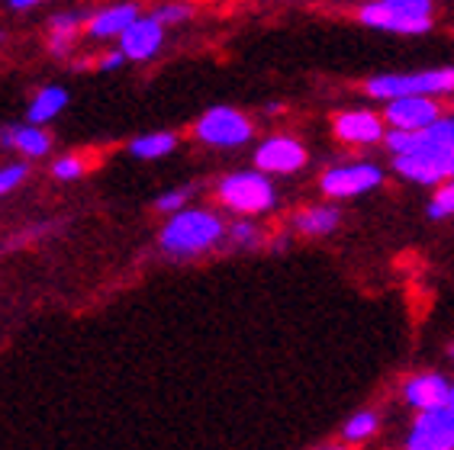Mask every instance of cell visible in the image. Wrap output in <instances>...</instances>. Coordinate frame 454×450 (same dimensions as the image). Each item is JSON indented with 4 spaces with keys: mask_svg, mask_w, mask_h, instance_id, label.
Masks as SVG:
<instances>
[{
    "mask_svg": "<svg viewBox=\"0 0 454 450\" xmlns=\"http://www.w3.org/2000/svg\"><path fill=\"white\" fill-rule=\"evenodd\" d=\"M161 39H165V27L155 17H139L120 35V52L132 61H145L161 49Z\"/></svg>",
    "mask_w": 454,
    "mask_h": 450,
    "instance_id": "4fadbf2b",
    "label": "cell"
},
{
    "mask_svg": "<svg viewBox=\"0 0 454 450\" xmlns=\"http://www.w3.org/2000/svg\"><path fill=\"white\" fill-rule=\"evenodd\" d=\"M52 174L59 177V181H74V177L84 174V165H81L78 158H59V161L52 165Z\"/></svg>",
    "mask_w": 454,
    "mask_h": 450,
    "instance_id": "83f0119b",
    "label": "cell"
},
{
    "mask_svg": "<svg viewBox=\"0 0 454 450\" xmlns=\"http://www.w3.org/2000/svg\"><path fill=\"white\" fill-rule=\"evenodd\" d=\"M223 232H226V225L207 209H181L165 222V229L158 235V244L171 258H193V254L210 252L213 244L223 238Z\"/></svg>",
    "mask_w": 454,
    "mask_h": 450,
    "instance_id": "6da1fadb",
    "label": "cell"
},
{
    "mask_svg": "<svg viewBox=\"0 0 454 450\" xmlns=\"http://www.w3.org/2000/svg\"><path fill=\"white\" fill-rule=\"evenodd\" d=\"M229 238H232L236 244H242V248H252V244H258L262 235H258V229H254L252 222H236L232 229H229Z\"/></svg>",
    "mask_w": 454,
    "mask_h": 450,
    "instance_id": "4316f807",
    "label": "cell"
},
{
    "mask_svg": "<svg viewBox=\"0 0 454 450\" xmlns=\"http://www.w3.org/2000/svg\"><path fill=\"white\" fill-rule=\"evenodd\" d=\"M191 199V190L187 187H177V190H168V193H161V197L155 199V209H161V213H181L184 209V203Z\"/></svg>",
    "mask_w": 454,
    "mask_h": 450,
    "instance_id": "cb8c5ba5",
    "label": "cell"
},
{
    "mask_svg": "<svg viewBox=\"0 0 454 450\" xmlns=\"http://www.w3.org/2000/svg\"><path fill=\"white\" fill-rule=\"evenodd\" d=\"M68 104V90L65 87H43L39 94L33 97V104H29V126H39V122H49L55 120L61 110Z\"/></svg>",
    "mask_w": 454,
    "mask_h": 450,
    "instance_id": "ac0fdd59",
    "label": "cell"
},
{
    "mask_svg": "<svg viewBox=\"0 0 454 450\" xmlns=\"http://www.w3.org/2000/svg\"><path fill=\"white\" fill-rule=\"evenodd\" d=\"M177 145V139L171 136V132H149V136H139V139H132L129 142V151L136 158H165L171 155Z\"/></svg>",
    "mask_w": 454,
    "mask_h": 450,
    "instance_id": "d6986e66",
    "label": "cell"
},
{
    "mask_svg": "<svg viewBox=\"0 0 454 450\" xmlns=\"http://www.w3.org/2000/svg\"><path fill=\"white\" fill-rule=\"evenodd\" d=\"M403 450H454V412L451 408H435V412H422L412 422L406 434V447Z\"/></svg>",
    "mask_w": 454,
    "mask_h": 450,
    "instance_id": "52a82bcc",
    "label": "cell"
},
{
    "mask_svg": "<svg viewBox=\"0 0 454 450\" xmlns=\"http://www.w3.org/2000/svg\"><path fill=\"white\" fill-rule=\"evenodd\" d=\"M197 139L216 148H239L252 139V122L232 106H213L197 120Z\"/></svg>",
    "mask_w": 454,
    "mask_h": 450,
    "instance_id": "277c9868",
    "label": "cell"
},
{
    "mask_svg": "<svg viewBox=\"0 0 454 450\" xmlns=\"http://www.w3.org/2000/svg\"><path fill=\"white\" fill-rule=\"evenodd\" d=\"M448 408L454 412V383H451V392H448Z\"/></svg>",
    "mask_w": 454,
    "mask_h": 450,
    "instance_id": "4dcf8cb0",
    "label": "cell"
},
{
    "mask_svg": "<svg viewBox=\"0 0 454 450\" xmlns=\"http://www.w3.org/2000/svg\"><path fill=\"white\" fill-rule=\"evenodd\" d=\"M319 450H348V447H335V444H333V447H319Z\"/></svg>",
    "mask_w": 454,
    "mask_h": 450,
    "instance_id": "1f68e13d",
    "label": "cell"
},
{
    "mask_svg": "<svg viewBox=\"0 0 454 450\" xmlns=\"http://www.w3.org/2000/svg\"><path fill=\"white\" fill-rule=\"evenodd\" d=\"M0 145L17 148V151H23V155H29V158H39L49 151L52 139H49L39 126H4V129H0Z\"/></svg>",
    "mask_w": 454,
    "mask_h": 450,
    "instance_id": "2e32d148",
    "label": "cell"
},
{
    "mask_svg": "<svg viewBox=\"0 0 454 450\" xmlns=\"http://www.w3.org/2000/svg\"><path fill=\"white\" fill-rule=\"evenodd\" d=\"M451 183H454V181H451Z\"/></svg>",
    "mask_w": 454,
    "mask_h": 450,
    "instance_id": "836d02e7",
    "label": "cell"
},
{
    "mask_svg": "<svg viewBox=\"0 0 454 450\" xmlns=\"http://www.w3.org/2000/svg\"><path fill=\"white\" fill-rule=\"evenodd\" d=\"M364 90L377 100H400V97H438L454 90V68H426V71H390L377 74L364 84Z\"/></svg>",
    "mask_w": 454,
    "mask_h": 450,
    "instance_id": "7a4b0ae2",
    "label": "cell"
},
{
    "mask_svg": "<svg viewBox=\"0 0 454 450\" xmlns=\"http://www.w3.org/2000/svg\"><path fill=\"white\" fill-rule=\"evenodd\" d=\"M448 392H451V383L442 376V373H416L403 383V399L410 402L416 412H435V408L448 406Z\"/></svg>",
    "mask_w": 454,
    "mask_h": 450,
    "instance_id": "8fae6325",
    "label": "cell"
},
{
    "mask_svg": "<svg viewBox=\"0 0 454 450\" xmlns=\"http://www.w3.org/2000/svg\"><path fill=\"white\" fill-rule=\"evenodd\" d=\"M341 222V213L335 206H309V209H300L297 216H294V225H297V232L303 235H333Z\"/></svg>",
    "mask_w": 454,
    "mask_h": 450,
    "instance_id": "e0dca14e",
    "label": "cell"
},
{
    "mask_svg": "<svg viewBox=\"0 0 454 450\" xmlns=\"http://www.w3.org/2000/svg\"><path fill=\"white\" fill-rule=\"evenodd\" d=\"M380 4L410 19H432V0H380Z\"/></svg>",
    "mask_w": 454,
    "mask_h": 450,
    "instance_id": "603a6c76",
    "label": "cell"
},
{
    "mask_svg": "<svg viewBox=\"0 0 454 450\" xmlns=\"http://www.w3.org/2000/svg\"><path fill=\"white\" fill-rule=\"evenodd\" d=\"M122 61H126V55L122 52H114V55H106L104 61H100V71H116L122 65Z\"/></svg>",
    "mask_w": 454,
    "mask_h": 450,
    "instance_id": "f1b7e54d",
    "label": "cell"
},
{
    "mask_svg": "<svg viewBox=\"0 0 454 450\" xmlns=\"http://www.w3.org/2000/svg\"><path fill=\"white\" fill-rule=\"evenodd\" d=\"M335 136L351 145H374V142L387 139L384 136V120L371 110H348L335 116Z\"/></svg>",
    "mask_w": 454,
    "mask_h": 450,
    "instance_id": "7c38bea8",
    "label": "cell"
},
{
    "mask_svg": "<svg viewBox=\"0 0 454 450\" xmlns=\"http://www.w3.org/2000/svg\"><path fill=\"white\" fill-rule=\"evenodd\" d=\"M377 428H380V415L371 412V408H364V412H355L348 422L341 424V438H345L348 444L371 441V438L377 434Z\"/></svg>",
    "mask_w": 454,
    "mask_h": 450,
    "instance_id": "ffe728a7",
    "label": "cell"
},
{
    "mask_svg": "<svg viewBox=\"0 0 454 450\" xmlns=\"http://www.w3.org/2000/svg\"><path fill=\"white\" fill-rule=\"evenodd\" d=\"M23 181H27V165L0 167V197H4V193H10V190H17Z\"/></svg>",
    "mask_w": 454,
    "mask_h": 450,
    "instance_id": "484cf974",
    "label": "cell"
},
{
    "mask_svg": "<svg viewBox=\"0 0 454 450\" xmlns=\"http://www.w3.org/2000/svg\"><path fill=\"white\" fill-rule=\"evenodd\" d=\"M387 148L394 151V158L403 155H419V151H454V120L432 122L422 132H387Z\"/></svg>",
    "mask_w": 454,
    "mask_h": 450,
    "instance_id": "5b68a950",
    "label": "cell"
},
{
    "mask_svg": "<svg viewBox=\"0 0 454 450\" xmlns=\"http://www.w3.org/2000/svg\"><path fill=\"white\" fill-rule=\"evenodd\" d=\"M400 177L412 183H445L454 181V151H419V155L394 158Z\"/></svg>",
    "mask_w": 454,
    "mask_h": 450,
    "instance_id": "ba28073f",
    "label": "cell"
},
{
    "mask_svg": "<svg viewBox=\"0 0 454 450\" xmlns=\"http://www.w3.org/2000/svg\"><path fill=\"white\" fill-rule=\"evenodd\" d=\"M451 357H454V347H451Z\"/></svg>",
    "mask_w": 454,
    "mask_h": 450,
    "instance_id": "d6a6232c",
    "label": "cell"
},
{
    "mask_svg": "<svg viewBox=\"0 0 454 450\" xmlns=\"http://www.w3.org/2000/svg\"><path fill=\"white\" fill-rule=\"evenodd\" d=\"M358 19L371 29H384V33H400V35H419V33H428V29H432V19L403 17V13L390 10L387 4H380V0L364 4V7L358 10Z\"/></svg>",
    "mask_w": 454,
    "mask_h": 450,
    "instance_id": "5bb4252c",
    "label": "cell"
},
{
    "mask_svg": "<svg viewBox=\"0 0 454 450\" xmlns=\"http://www.w3.org/2000/svg\"><path fill=\"white\" fill-rule=\"evenodd\" d=\"M384 183V171L377 165H339V167H329L323 174V187L325 197L333 199H351V197H361V193L374 190Z\"/></svg>",
    "mask_w": 454,
    "mask_h": 450,
    "instance_id": "8992f818",
    "label": "cell"
},
{
    "mask_svg": "<svg viewBox=\"0 0 454 450\" xmlns=\"http://www.w3.org/2000/svg\"><path fill=\"white\" fill-rule=\"evenodd\" d=\"M384 120L394 126L396 132H422L428 129L432 122L442 120L438 104L432 97H400V100H390L384 110Z\"/></svg>",
    "mask_w": 454,
    "mask_h": 450,
    "instance_id": "9c48e42d",
    "label": "cell"
},
{
    "mask_svg": "<svg viewBox=\"0 0 454 450\" xmlns=\"http://www.w3.org/2000/svg\"><path fill=\"white\" fill-rule=\"evenodd\" d=\"M306 165V148L290 136H274L254 151V167L262 174H294Z\"/></svg>",
    "mask_w": 454,
    "mask_h": 450,
    "instance_id": "30bf717a",
    "label": "cell"
},
{
    "mask_svg": "<svg viewBox=\"0 0 454 450\" xmlns=\"http://www.w3.org/2000/svg\"><path fill=\"white\" fill-rule=\"evenodd\" d=\"M139 19V10H136V4H120V7H106L100 10V13H94L90 17V35H97V39H120L126 29L132 27Z\"/></svg>",
    "mask_w": 454,
    "mask_h": 450,
    "instance_id": "9a60e30c",
    "label": "cell"
},
{
    "mask_svg": "<svg viewBox=\"0 0 454 450\" xmlns=\"http://www.w3.org/2000/svg\"><path fill=\"white\" fill-rule=\"evenodd\" d=\"M216 197L223 206H229L232 213H242V216H258V213H268V209L278 203V193H274V183L268 181V174L262 171H236L223 177L216 187Z\"/></svg>",
    "mask_w": 454,
    "mask_h": 450,
    "instance_id": "3957f363",
    "label": "cell"
},
{
    "mask_svg": "<svg viewBox=\"0 0 454 450\" xmlns=\"http://www.w3.org/2000/svg\"><path fill=\"white\" fill-rule=\"evenodd\" d=\"M74 33H78V17H68V13L55 17L52 27H49V49H52L55 55H61L74 43Z\"/></svg>",
    "mask_w": 454,
    "mask_h": 450,
    "instance_id": "44dd1931",
    "label": "cell"
},
{
    "mask_svg": "<svg viewBox=\"0 0 454 450\" xmlns=\"http://www.w3.org/2000/svg\"><path fill=\"white\" fill-rule=\"evenodd\" d=\"M191 13L193 10L187 7V4H165V7H158L152 17L165 27V23H184V19H191Z\"/></svg>",
    "mask_w": 454,
    "mask_h": 450,
    "instance_id": "d4e9b609",
    "label": "cell"
},
{
    "mask_svg": "<svg viewBox=\"0 0 454 450\" xmlns=\"http://www.w3.org/2000/svg\"><path fill=\"white\" fill-rule=\"evenodd\" d=\"M454 216V183L438 187L435 197L428 199V219H448Z\"/></svg>",
    "mask_w": 454,
    "mask_h": 450,
    "instance_id": "7402d4cb",
    "label": "cell"
},
{
    "mask_svg": "<svg viewBox=\"0 0 454 450\" xmlns=\"http://www.w3.org/2000/svg\"><path fill=\"white\" fill-rule=\"evenodd\" d=\"M13 10H27V7H35V4H43V0H7Z\"/></svg>",
    "mask_w": 454,
    "mask_h": 450,
    "instance_id": "f546056e",
    "label": "cell"
}]
</instances>
